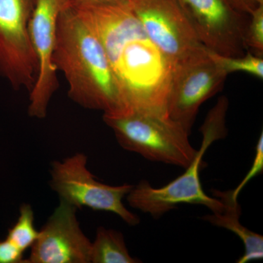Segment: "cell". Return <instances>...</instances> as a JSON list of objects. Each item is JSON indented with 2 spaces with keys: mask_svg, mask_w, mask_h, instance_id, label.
I'll return each instance as SVG.
<instances>
[{
  "mask_svg": "<svg viewBox=\"0 0 263 263\" xmlns=\"http://www.w3.org/2000/svg\"><path fill=\"white\" fill-rule=\"evenodd\" d=\"M70 5L103 45L124 114L167 115L174 65L147 36L127 0Z\"/></svg>",
  "mask_w": 263,
  "mask_h": 263,
  "instance_id": "6da1fadb",
  "label": "cell"
},
{
  "mask_svg": "<svg viewBox=\"0 0 263 263\" xmlns=\"http://www.w3.org/2000/svg\"><path fill=\"white\" fill-rule=\"evenodd\" d=\"M53 63L65 76L72 101L105 115L124 114L119 85L103 45L69 3L59 15Z\"/></svg>",
  "mask_w": 263,
  "mask_h": 263,
  "instance_id": "7a4b0ae2",
  "label": "cell"
},
{
  "mask_svg": "<svg viewBox=\"0 0 263 263\" xmlns=\"http://www.w3.org/2000/svg\"><path fill=\"white\" fill-rule=\"evenodd\" d=\"M228 106V98L221 97L207 114L200 129L202 136L201 146L192 163L185 168V172L161 188L153 187L146 180H142L127 195L131 207L150 214L155 219L183 203L204 205L215 214L223 212L222 202L216 197L208 196L204 192L200 171L208 148L214 142L226 138L228 134L226 116Z\"/></svg>",
  "mask_w": 263,
  "mask_h": 263,
  "instance_id": "3957f363",
  "label": "cell"
},
{
  "mask_svg": "<svg viewBox=\"0 0 263 263\" xmlns=\"http://www.w3.org/2000/svg\"><path fill=\"white\" fill-rule=\"evenodd\" d=\"M103 120L124 149L146 160L186 168L197 155V150L189 140L190 135L168 115L103 114Z\"/></svg>",
  "mask_w": 263,
  "mask_h": 263,
  "instance_id": "277c9868",
  "label": "cell"
},
{
  "mask_svg": "<svg viewBox=\"0 0 263 263\" xmlns=\"http://www.w3.org/2000/svg\"><path fill=\"white\" fill-rule=\"evenodd\" d=\"M87 157L82 153L51 163L50 184L60 200L77 209L89 208L117 214L130 226H138L140 218L124 206L122 200L134 185L105 184L87 169Z\"/></svg>",
  "mask_w": 263,
  "mask_h": 263,
  "instance_id": "5b68a950",
  "label": "cell"
},
{
  "mask_svg": "<svg viewBox=\"0 0 263 263\" xmlns=\"http://www.w3.org/2000/svg\"><path fill=\"white\" fill-rule=\"evenodd\" d=\"M173 65L167 115L190 135L200 105L220 91L228 75L203 46Z\"/></svg>",
  "mask_w": 263,
  "mask_h": 263,
  "instance_id": "8992f818",
  "label": "cell"
},
{
  "mask_svg": "<svg viewBox=\"0 0 263 263\" xmlns=\"http://www.w3.org/2000/svg\"><path fill=\"white\" fill-rule=\"evenodd\" d=\"M37 0H0V74L14 89L30 92L37 75L29 24Z\"/></svg>",
  "mask_w": 263,
  "mask_h": 263,
  "instance_id": "52a82bcc",
  "label": "cell"
},
{
  "mask_svg": "<svg viewBox=\"0 0 263 263\" xmlns=\"http://www.w3.org/2000/svg\"><path fill=\"white\" fill-rule=\"evenodd\" d=\"M199 41L209 51L226 57L247 53L245 37L249 15L233 0H178Z\"/></svg>",
  "mask_w": 263,
  "mask_h": 263,
  "instance_id": "ba28073f",
  "label": "cell"
},
{
  "mask_svg": "<svg viewBox=\"0 0 263 263\" xmlns=\"http://www.w3.org/2000/svg\"><path fill=\"white\" fill-rule=\"evenodd\" d=\"M70 0H37L30 24L29 36L37 62L35 84L29 97V115L44 119L53 94L59 87L57 70L53 63L57 22Z\"/></svg>",
  "mask_w": 263,
  "mask_h": 263,
  "instance_id": "9c48e42d",
  "label": "cell"
},
{
  "mask_svg": "<svg viewBox=\"0 0 263 263\" xmlns=\"http://www.w3.org/2000/svg\"><path fill=\"white\" fill-rule=\"evenodd\" d=\"M142 27L173 65L202 46L178 0H127Z\"/></svg>",
  "mask_w": 263,
  "mask_h": 263,
  "instance_id": "30bf717a",
  "label": "cell"
},
{
  "mask_svg": "<svg viewBox=\"0 0 263 263\" xmlns=\"http://www.w3.org/2000/svg\"><path fill=\"white\" fill-rule=\"evenodd\" d=\"M76 212L60 200L40 230L26 263H91V241L81 230Z\"/></svg>",
  "mask_w": 263,
  "mask_h": 263,
  "instance_id": "8fae6325",
  "label": "cell"
},
{
  "mask_svg": "<svg viewBox=\"0 0 263 263\" xmlns=\"http://www.w3.org/2000/svg\"><path fill=\"white\" fill-rule=\"evenodd\" d=\"M213 196L219 199L223 205L224 210L219 214L212 213L203 216V220L209 221L213 226L226 228L238 235L243 242L245 252L239 259L238 263H247L253 260H260L263 257V237L258 233L247 229L240 222L241 207L238 199L233 196L232 190L219 191L212 190Z\"/></svg>",
  "mask_w": 263,
  "mask_h": 263,
  "instance_id": "7c38bea8",
  "label": "cell"
},
{
  "mask_svg": "<svg viewBox=\"0 0 263 263\" xmlns=\"http://www.w3.org/2000/svg\"><path fill=\"white\" fill-rule=\"evenodd\" d=\"M91 263L141 262L129 254L124 235L121 232L100 227L91 242Z\"/></svg>",
  "mask_w": 263,
  "mask_h": 263,
  "instance_id": "4fadbf2b",
  "label": "cell"
},
{
  "mask_svg": "<svg viewBox=\"0 0 263 263\" xmlns=\"http://www.w3.org/2000/svg\"><path fill=\"white\" fill-rule=\"evenodd\" d=\"M34 219L32 206L29 204H23L20 208V214L16 222L7 235V239L23 252L32 247L39 235V231L34 228Z\"/></svg>",
  "mask_w": 263,
  "mask_h": 263,
  "instance_id": "5bb4252c",
  "label": "cell"
},
{
  "mask_svg": "<svg viewBox=\"0 0 263 263\" xmlns=\"http://www.w3.org/2000/svg\"><path fill=\"white\" fill-rule=\"evenodd\" d=\"M209 50V49H208ZM209 54L219 68L228 76L232 72H242L263 79V59L250 51L241 57H226L209 51Z\"/></svg>",
  "mask_w": 263,
  "mask_h": 263,
  "instance_id": "9a60e30c",
  "label": "cell"
},
{
  "mask_svg": "<svg viewBox=\"0 0 263 263\" xmlns=\"http://www.w3.org/2000/svg\"><path fill=\"white\" fill-rule=\"evenodd\" d=\"M245 42L251 53L262 57L263 54V5H259L249 15L246 30Z\"/></svg>",
  "mask_w": 263,
  "mask_h": 263,
  "instance_id": "2e32d148",
  "label": "cell"
},
{
  "mask_svg": "<svg viewBox=\"0 0 263 263\" xmlns=\"http://www.w3.org/2000/svg\"><path fill=\"white\" fill-rule=\"evenodd\" d=\"M263 171V133H261L259 137L258 141L256 146L255 157H254L253 163L252 167H250L248 173L246 175L245 177L242 180L241 182L238 184L235 190H232L233 196L235 199H238V195L240 192L245 187L252 179L257 176V175L262 174Z\"/></svg>",
  "mask_w": 263,
  "mask_h": 263,
  "instance_id": "e0dca14e",
  "label": "cell"
},
{
  "mask_svg": "<svg viewBox=\"0 0 263 263\" xmlns=\"http://www.w3.org/2000/svg\"><path fill=\"white\" fill-rule=\"evenodd\" d=\"M0 263H26L24 252L7 238L0 240Z\"/></svg>",
  "mask_w": 263,
  "mask_h": 263,
  "instance_id": "ac0fdd59",
  "label": "cell"
},
{
  "mask_svg": "<svg viewBox=\"0 0 263 263\" xmlns=\"http://www.w3.org/2000/svg\"><path fill=\"white\" fill-rule=\"evenodd\" d=\"M234 4L242 11L250 15L259 5H263V0H233Z\"/></svg>",
  "mask_w": 263,
  "mask_h": 263,
  "instance_id": "d6986e66",
  "label": "cell"
},
{
  "mask_svg": "<svg viewBox=\"0 0 263 263\" xmlns=\"http://www.w3.org/2000/svg\"><path fill=\"white\" fill-rule=\"evenodd\" d=\"M107 1V0H70L72 4H85V3H98V2Z\"/></svg>",
  "mask_w": 263,
  "mask_h": 263,
  "instance_id": "ffe728a7",
  "label": "cell"
}]
</instances>
